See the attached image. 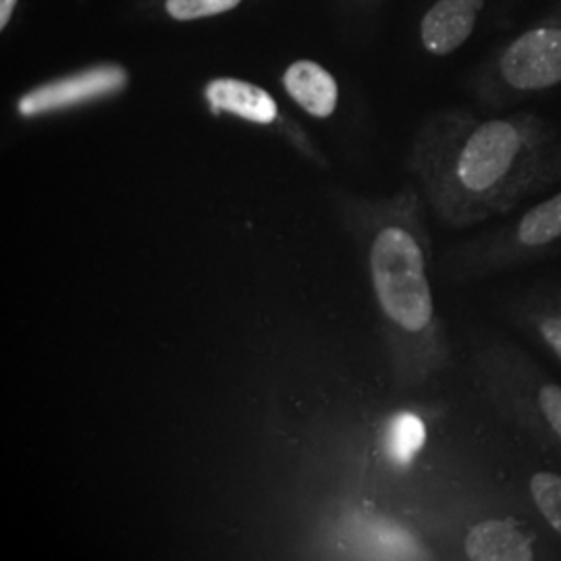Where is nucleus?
Returning <instances> with one entry per match:
<instances>
[{"label": "nucleus", "mask_w": 561, "mask_h": 561, "mask_svg": "<svg viewBox=\"0 0 561 561\" xmlns=\"http://www.w3.org/2000/svg\"><path fill=\"white\" fill-rule=\"evenodd\" d=\"M435 217L468 229L514 213L561 181V136L535 113L435 123L414 154Z\"/></svg>", "instance_id": "nucleus-1"}, {"label": "nucleus", "mask_w": 561, "mask_h": 561, "mask_svg": "<svg viewBox=\"0 0 561 561\" xmlns=\"http://www.w3.org/2000/svg\"><path fill=\"white\" fill-rule=\"evenodd\" d=\"M375 296L389 373L398 389H421L451 364V345L433 294V241L419 196L405 190L364 204L352 217Z\"/></svg>", "instance_id": "nucleus-2"}, {"label": "nucleus", "mask_w": 561, "mask_h": 561, "mask_svg": "<svg viewBox=\"0 0 561 561\" xmlns=\"http://www.w3.org/2000/svg\"><path fill=\"white\" fill-rule=\"evenodd\" d=\"M474 381L491 408L561 460V385L518 345L491 337L472 354Z\"/></svg>", "instance_id": "nucleus-3"}, {"label": "nucleus", "mask_w": 561, "mask_h": 561, "mask_svg": "<svg viewBox=\"0 0 561 561\" xmlns=\"http://www.w3.org/2000/svg\"><path fill=\"white\" fill-rule=\"evenodd\" d=\"M561 243V192L502 227L461 241L445 256L454 280H477L551 256Z\"/></svg>", "instance_id": "nucleus-4"}, {"label": "nucleus", "mask_w": 561, "mask_h": 561, "mask_svg": "<svg viewBox=\"0 0 561 561\" xmlns=\"http://www.w3.org/2000/svg\"><path fill=\"white\" fill-rule=\"evenodd\" d=\"M561 85V9L524 30L503 48L489 81V99L510 104Z\"/></svg>", "instance_id": "nucleus-5"}, {"label": "nucleus", "mask_w": 561, "mask_h": 561, "mask_svg": "<svg viewBox=\"0 0 561 561\" xmlns=\"http://www.w3.org/2000/svg\"><path fill=\"white\" fill-rule=\"evenodd\" d=\"M125 81L127 73L121 67L102 65L27 92L21 99L18 108L21 117H38L53 111H65L102 96H111L123 90Z\"/></svg>", "instance_id": "nucleus-6"}, {"label": "nucleus", "mask_w": 561, "mask_h": 561, "mask_svg": "<svg viewBox=\"0 0 561 561\" xmlns=\"http://www.w3.org/2000/svg\"><path fill=\"white\" fill-rule=\"evenodd\" d=\"M512 322L561 364V285H537L510 301Z\"/></svg>", "instance_id": "nucleus-7"}, {"label": "nucleus", "mask_w": 561, "mask_h": 561, "mask_svg": "<svg viewBox=\"0 0 561 561\" xmlns=\"http://www.w3.org/2000/svg\"><path fill=\"white\" fill-rule=\"evenodd\" d=\"M484 0H437L422 18L421 36L431 55L458 50L477 27Z\"/></svg>", "instance_id": "nucleus-8"}, {"label": "nucleus", "mask_w": 561, "mask_h": 561, "mask_svg": "<svg viewBox=\"0 0 561 561\" xmlns=\"http://www.w3.org/2000/svg\"><path fill=\"white\" fill-rule=\"evenodd\" d=\"M468 560H535L533 537L514 520H484L474 524L463 541Z\"/></svg>", "instance_id": "nucleus-9"}, {"label": "nucleus", "mask_w": 561, "mask_h": 561, "mask_svg": "<svg viewBox=\"0 0 561 561\" xmlns=\"http://www.w3.org/2000/svg\"><path fill=\"white\" fill-rule=\"evenodd\" d=\"M206 101L213 113H231L240 119L259 125H271L279 115L277 102L273 101L266 90L231 78L210 81L206 85Z\"/></svg>", "instance_id": "nucleus-10"}, {"label": "nucleus", "mask_w": 561, "mask_h": 561, "mask_svg": "<svg viewBox=\"0 0 561 561\" xmlns=\"http://www.w3.org/2000/svg\"><path fill=\"white\" fill-rule=\"evenodd\" d=\"M283 85L287 94L312 117H331L337 108V81L333 80V76L324 67L312 60L294 62L283 76Z\"/></svg>", "instance_id": "nucleus-11"}, {"label": "nucleus", "mask_w": 561, "mask_h": 561, "mask_svg": "<svg viewBox=\"0 0 561 561\" xmlns=\"http://www.w3.org/2000/svg\"><path fill=\"white\" fill-rule=\"evenodd\" d=\"M424 445L426 424L414 412H398L385 428V454L400 468L412 466Z\"/></svg>", "instance_id": "nucleus-12"}, {"label": "nucleus", "mask_w": 561, "mask_h": 561, "mask_svg": "<svg viewBox=\"0 0 561 561\" xmlns=\"http://www.w3.org/2000/svg\"><path fill=\"white\" fill-rule=\"evenodd\" d=\"M528 493L537 514L561 539V474L551 470L535 472L528 481Z\"/></svg>", "instance_id": "nucleus-13"}, {"label": "nucleus", "mask_w": 561, "mask_h": 561, "mask_svg": "<svg viewBox=\"0 0 561 561\" xmlns=\"http://www.w3.org/2000/svg\"><path fill=\"white\" fill-rule=\"evenodd\" d=\"M241 0H167V11L180 21L202 20L236 9Z\"/></svg>", "instance_id": "nucleus-14"}, {"label": "nucleus", "mask_w": 561, "mask_h": 561, "mask_svg": "<svg viewBox=\"0 0 561 561\" xmlns=\"http://www.w3.org/2000/svg\"><path fill=\"white\" fill-rule=\"evenodd\" d=\"M15 4H18V0H0V27L2 30L9 25Z\"/></svg>", "instance_id": "nucleus-15"}]
</instances>
